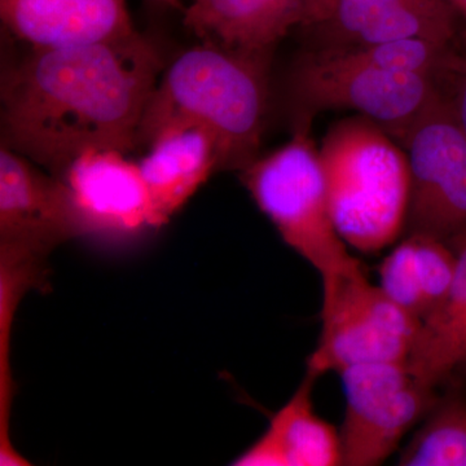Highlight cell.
<instances>
[{
  "mask_svg": "<svg viewBox=\"0 0 466 466\" xmlns=\"http://www.w3.org/2000/svg\"><path fill=\"white\" fill-rule=\"evenodd\" d=\"M403 148L410 167L407 233L443 241L466 233V140L444 91Z\"/></svg>",
  "mask_w": 466,
  "mask_h": 466,
  "instance_id": "cell-9",
  "label": "cell"
},
{
  "mask_svg": "<svg viewBox=\"0 0 466 466\" xmlns=\"http://www.w3.org/2000/svg\"><path fill=\"white\" fill-rule=\"evenodd\" d=\"M87 227L66 180L14 150L0 149V279L47 285V259Z\"/></svg>",
  "mask_w": 466,
  "mask_h": 466,
  "instance_id": "cell-6",
  "label": "cell"
},
{
  "mask_svg": "<svg viewBox=\"0 0 466 466\" xmlns=\"http://www.w3.org/2000/svg\"><path fill=\"white\" fill-rule=\"evenodd\" d=\"M460 368H464V370H466V361H465V363H464V364H462V366H461V367H460Z\"/></svg>",
  "mask_w": 466,
  "mask_h": 466,
  "instance_id": "cell-23",
  "label": "cell"
},
{
  "mask_svg": "<svg viewBox=\"0 0 466 466\" xmlns=\"http://www.w3.org/2000/svg\"><path fill=\"white\" fill-rule=\"evenodd\" d=\"M444 94L458 119L466 140V55L458 56L443 82Z\"/></svg>",
  "mask_w": 466,
  "mask_h": 466,
  "instance_id": "cell-20",
  "label": "cell"
},
{
  "mask_svg": "<svg viewBox=\"0 0 466 466\" xmlns=\"http://www.w3.org/2000/svg\"><path fill=\"white\" fill-rule=\"evenodd\" d=\"M315 382L317 379L306 373L290 400L272 417L262 437L233 460L232 465H342L339 431L314 410Z\"/></svg>",
  "mask_w": 466,
  "mask_h": 466,
  "instance_id": "cell-13",
  "label": "cell"
},
{
  "mask_svg": "<svg viewBox=\"0 0 466 466\" xmlns=\"http://www.w3.org/2000/svg\"><path fill=\"white\" fill-rule=\"evenodd\" d=\"M161 55L139 32L116 41L29 47L3 72L2 147L64 179L90 150L137 148Z\"/></svg>",
  "mask_w": 466,
  "mask_h": 466,
  "instance_id": "cell-1",
  "label": "cell"
},
{
  "mask_svg": "<svg viewBox=\"0 0 466 466\" xmlns=\"http://www.w3.org/2000/svg\"><path fill=\"white\" fill-rule=\"evenodd\" d=\"M296 122L324 110H351L370 119L403 147L417 122L443 95L440 81L343 60L328 51L308 50L289 75Z\"/></svg>",
  "mask_w": 466,
  "mask_h": 466,
  "instance_id": "cell-5",
  "label": "cell"
},
{
  "mask_svg": "<svg viewBox=\"0 0 466 466\" xmlns=\"http://www.w3.org/2000/svg\"><path fill=\"white\" fill-rule=\"evenodd\" d=\"M328 202L346 245L381 251L406 229L410 167L406 150L361 116L330 126L319 148Z\"/></svg>",
  "mask_w": 466,
  "mask_h": 466,
  "instance_id": "cell-3",
  "label": "cell"
},
{
  "mask_svg": "<svg viewBox=\"0 0 466 466\" xmlns=\"http://www.w3.org/2000/svg\"><path fill=\"white\" fill-rule=\"evenodd\" d=\"M327 0H193L183 24L202 43L250 54L274 55L297 27L314 25Z\"/></svg>",
  "mask_w": 466,
  "mask_h": 466,
  "instance_id": "cell-11",
  "label": "cell"
},
{
  "mask_svg": "<svg viewBox=\"0 0 466 466\" xmlns=\"http://www.w3.org/2000/svg\"><path fill=\"white\" fill-rule=\"evenodd\" d=\"M346 397L342 465L382 464L437 403L438 386L407 361L361 364L339 372Z\"/></svg>",
  "mask_w": 466,
  "mask_h": 466,
  "instance_id": "cell-8",
  "label": "cell"
},
{
  "mask_svg": "<svg viewBox=\"0 0 466 466\" xmlns=\"http://www.w3.org/2000/svg\"><path fill=\"white\" fill-rule=\"evenodd\" d=\"M3 26L34 48L116 41L137 33L126 0H0Z\"/></svg>",
  "mask_w": 466,
  "mask_h": 466,
  "instance_id": "cell-12",
  "label": "cell"
},
{
  "mask_svg": "<svg viewBox=\"0 0 466 466\" xmlns=\"http://www.w3.org/2000/svg\"><path fill=\"white\" fill-rule=\"evenodd\" d=\"M157 2L162 3V5H167L168 7L183 9L184 11L187 7L186 3L188 2L189 5L193 0H157Z\"/></svg>",
  "mask_w": 466,
  "mask_h": 466,
  "instance_id": "cell-22",
  "label": "cell"
},
{
  "mask_svg": "<svg viewBox=\"0 0 466 466\" xmlns=\"http://www.w3.org/2000/svg\"><path fill=\"white\" fill-rule=\"evenodd\" d=\"M75 196L88 235H133L156 228L139 164L116 149L90 150L73 162L64 179Z\"/></svg>",
  "mask_w": 466,
  "mask_h": 466,
  "instance_id": "cell-10",
  "label": "cell"
},
{
  "mask_svg": "<svg viewBox=\"0 0 466 466\" xmlns=\"http://www.w3.org/2000/svg\"><path fill=\"white\" fill-rule=\"evenodd\" d=\"M309 127V122H294L289 142L259 156L238 174L285 244L325 278L355 258L330 216L320 155Z\"/></svg>",
  "mask_w": 466,
  "mask_h": 466,
  "instance_id": "cell-4",
  "label": "cell"
},
{
  "mask_svg": "<svg viewBox=\"0 0 466 466\" xmlns=\"http://www.w3.org/2000/svg\"><path fill=\"white\" fill-rule=\"evenodd\" d=\"M455 5L456 11H458L460 21L464 25V39L466 42V0H452Z\"/></svg>",
  "mask_w": 466,
  "mask_h": 466,
  "instance_id": "cell-21",
  "label": "cell"
},
{
  "mask_svg": "<svg viewBox=\"0 0 466 466\" xmlns=\"http://www.w3.org/2000/svg\"><path fill=\"white\" fill-rule=\"evenodd\" d=\"M401 466H466V398L440 395L398 459Z\"/></svg>",
  "mask_w": 466,
  "mask_h": 466,
  "instance_id": "cell-18",
  "label": "cell"
},
{
  "mask_svg": "<svg viewBox=\"0 0 466 466\" xmlns=\"http://www.w3.org/2000/svg\"><path fill=\"white\" fill-rule=\"evenodd\" d=\"M397 0H330L323 18L308 27L311 50L349 45Z\"/></svg>",
  "mask_w": 466,
  "mask_h": 466,
  "instance_id": "cell-19",
  "label": "cell"
},
{
  "mask_svg": "<svg viewBox=\"0 0 466 466\" xmlns=\"http://www.w3.org/2000/svg\"><path fill=\"white\" fill-rule=\"evenodd\" d=\"M321 279V333L308 375L318 380L361 364L408 360L420 323L368 280L357 258Z\"/></svg>",
  "mask_w": 466,
  "mask_h": 466,
  "instance_id": "cell-7",
  "label": "cell"
},
{
  "mask_svg": "<svg viewBox=\"0 0 466 466\" xmlns=\"http://www.w3.org/2000/svg\"><path fill=\"white\" fill-rule=\"evenodd\" d=\"M147 149L139 167L158 228L217 173V148L207 131L182 126L159 134Z\"/></svg>",
  "mask_w": 466,
  "mask_h": 466,
  "instance_id": "cell-14",
  "label": "cell"
},
{
  "mask_svg": "<svg viewBox=\"0 0 466 466\" xmlns=\"http://www.w3.org/2000/svg\"><path fill=\"white\" fill-rule=\"evenodd\" d=\"M459 24V14L452 0H397L346 46L404 39H422L453 46Z\"/></svg>",
  "mask_w": 466,
  "mask_h": 466,
  "instance_id": "cell-17",
  "label": "cell"
},
{
  "mask_svg": "<svg viewBox=\"0 0 466 466\" xmlns=\"http://www.w3.org/2000/svg\"><path fill=\"white\" fill-rule=\"evenodd\" d=\"M455 250L424 233H407L380 265V288L420 324L446 297L456 269Z\"/></svg>",
  "mask_w": 466,
  "mask_h": 466,
  "instance_id": "cell-15",
  "label": "cell"
},
{
  "mask_svg": "<svg viewBox=\"0 0 466 466\" xmlns=\"http://www.w3.org/2000/svg\"><path fill=\"white\" fill-rule=\"evenodd\" d=\"M456 269L446 297L420 324L408 366L426 382L440 386L466 361V233L447 241Z\"/></svg>",
  "mask_w": 466,
  "mask_h": 466,
  "instance_id": "cell-16",
  "label": "cell"
},
{
  "mask_svg": "<svg viewBox=\"0 0 466 466\" xmlns=\"http://www.w3.org/2000/svg\"><path fill=\"white\" fill-rule=\"evenodd\" d=\"M271 60L272 55L207 43L183 52L150 95L137 131V148H148L170 128L195 126L216 143L217 173H241L259 157Z\"/></svg>",
  "mask_w": 466,
  "mask_h": 466,
  "instance_id": "cell-2",
  "label": "cell"
}]
</instances>
